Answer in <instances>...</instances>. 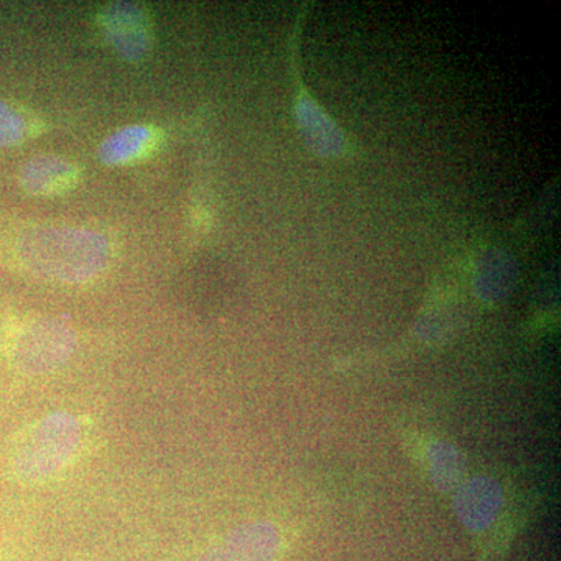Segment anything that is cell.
<instances>
[{"label": "cell", "instance_id": "6da1fadb", "mask_svg": "<svg viewBox=\"0 0 561 561\" xmlns=\"http://www.w3.org/2000/svg\"><path fill=\"white\" fill-rule=\"evenodd\" d=\"M88 445L87 421L69 412L47 413L16 438L11 449V471L27 485L57 481L79 463Z\"/></svg>", "mask_w": 561, "mask_h": 561}, {"label": "cell", "instance_id": "7a4b0ae2", "mask_svg": "<svg viewBox=\"0 0 561 561\" xmlns=\"http://www.w3.org/2000/svg\"><path fill=\"white\" fill-rule=\"evenodd\" d=\"M22 264L55 283L79 284L98 278L108 264L110 250L98 232L77 228H41L22 236Z\"/></svg>", "mask_w": 561, "mask_h": 561}, {"label": "cell", "instance_id": "3957f363", "mask_svg": "<svg viewBox=\"0 0 561 561\" xmlns=\"http://www.w3.org/2000/svg\"><path fill=\"white\" fill-rule=\"evenodd\" d=\"M76 334L54 319L21 321L7 339V356L25 375H47L66 365L76 351Z\"/></svg>", "mask_w": 561, "mask_h": 561}, {"label": "cell", "instance_id": "277c9868", "mask_svg": "<svg viewBox=\"0 0 561 561\" xmlns=\"http://www.w3.org/2000/svg\"><path fill=\"white\" fill-rule=\"evenodd\" d=\"M283 537L271 524H251L231 531L187 561H279Z\"/></svg>", "mask_w": 561, "mask_h": 561}, {"label": "cell", "instance_id": "5b68a950", "mask_svg": "<svg viewBox=\"0 0 561 561\" xmlns=\"http://www.w3.org/2000/svg\"><path fill=\"white\" fill-rule=\"evenodd\" d=\"M106 36L122 57L140 60L151 46L150 24L135 3H114L103 13Z\"/></svg>", "mask_w": 561, "mask_h": 561}, {"label": "cell", "instance_id": "8992f818", "mask_svg": "<svg viewBox=\"0 0 561 561\" xmlns=\"http://www.w3.org/2000/svg\"><path fill=\"white\" fill-rule=\"evenodd\" d=\"M80 171L70 161L39 157L22 168L21 186L32 195H57L76 186Z\"/></svg>", "mask_w": 561, "mask_h": 561}, {"label": "cell", "instance_id": "52a82bcc", "mask_svg": "<svg viewBox=\"0 0 561 561\" xmlns=\"http://www.w3.org/2000/svg\"><path fill=\"white\" fill-rule=\"evenodd\" d=\"M161 139L160 130L150 125H131L106 138L99 154L108 165L131 164L153 153Z\"/></svg>", "mask_w": 561, "mask_h": 561}, {"label": "cell", "instance_id": "ba28073f", "mask_svg": "<svg viewBox=\"0 0 561 561\" xmlns=\"http://www.w3.org/2000/svg\"><path fill=\"white\" fill-rule=\"evenodd\" d=\"M31 136V125L16 106L0 99V147L20 146Z\"/></svg>", "mask_w": 561, "mask_h": 561}]
</instances>
